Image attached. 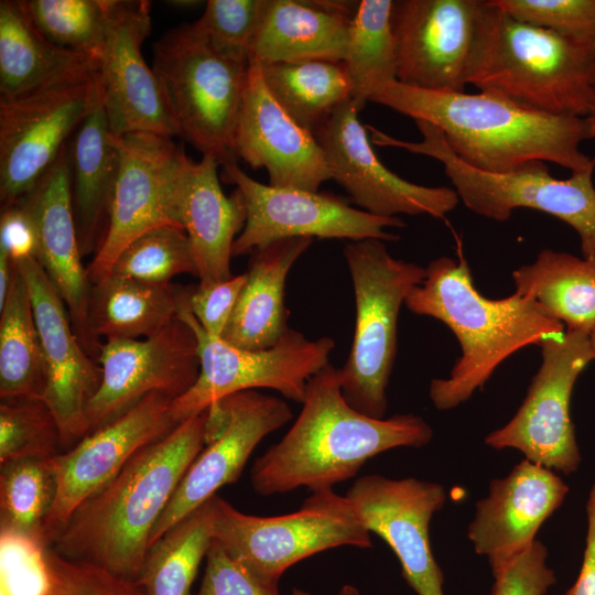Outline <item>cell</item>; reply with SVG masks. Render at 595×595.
Returning a JSON list of instances; mask_svg holds the SVG:
<instances>
[{
    "label": "cell",
    "mask_w": 595,
    "mask_h": 595,
    "mask_svg": "<svg viewBox=\"0 0 595 595\" xmlns=\"http://www.w3.org/2000/svg\"><path fill=\"white\" fill-rule=\"evenodd\" d=\"M369 101L436 126L457 158L485 172H510L534 161L572 173L595 164L581 151L595 138V118L553 116L487 93L434 91L398 80Z\"/></svg>",
    "instance_id": "obj_1"
},
{
    "label": "cell",
    "mask_w": 595,
    "mask_h": 595,
    "mask_svg": "<svg viewBox=\"0 0 595 595\" xmlns=\"http://www.w3.org/2000/svg\"><path fill=\"white\" fill-rule=\"evenodd\" d=\"M433 430L412 413L375 419L351 408L340 369L327 364L307 382L302 409L283 437L259 456L250 482L261 496L333 488L354 477L376 455L398 447L420 448Z\"/></svg>",
    "instance_id": "obj_2"
},
{
    "label": "cell",
    "mask_w": 595,
    "mask_h": 595,
    "mask_svg": "<svg viewBox=\"0 0 595 595\" xmlns=\"http://www.w3.org/2000/svg\"><path fill=\"white\" fill-rule=\"evenodd\" d=\"M206 422L207 410L136 453L75 510L51 547L136 581L156 522L205 446Z\"/></svg>",
    "instance_id": "obj_3"
},
{
    "label": "cell",
    "mask_w": 595,
    "mask_h": 595,
    "mask_svg": "<svg viewBox=\"0 0 595 595\" xmlns=\"http://www.w3.org/2000/svg\"><path fill=\"white\" fill-rule=\"evenodd\" d=\"M404 304L414 314L444 323L461 345L462 356L450 377L430 383L429 396L439 410L467 401L513 353L564 333V325L531 299L513 293L491 300L480 294L463 257L431 261Z\"/></svg>",
    "instance_id": "obj_4"
},
{
    "label": "cell",
    "mask_w": 595,
    "mask_h": 595,
    "mask_svg": "<svg viewBox=\"0 0 595 595\" xmlns=\"http://www.w3.org/2000/svg\"><path fill=\"white\" fill-rule=\"evenodd\" d=\"M468 84L539 112L595 118V46L485 0Z\"/></svg>",
    "instance_id": "obj_5"
},
{
    "label": "cell",
    "mask_w": 595,
    "mask_h": 595,
    "mask_svg": "<svg viewBox=\"0 0 595 595\" xmlns=\"http://www.w3.org/2000/svg\"><path fill=\"white\" fill-rule=\"evenodd\" d=\"M415 123L421 141L401 140L371 126L367 129L375 144L400 148L441 162L458 198L477 215L505 221L517 208L547 213L577 232L583 258H595V164L565 180L553 177L542 161L505 173L485 172L457 158L436 126L424 120Z\"/></svg>",
    "instance_id": "obj_6"
},
{
    "label": "cell",
    "mask_w": 595,
    "mask_h": 595,
    "mask_svg": "<svg viewBox=\"0 0 595 595\" xmlns=\"http://www.w3.org/2000/svg\"><path fill=\"white\" fill-rule=\"evenodd\" d=\"M248 63L216 52L194 23L153 44L151 68L176 136L221 166L238 159L234 133Z\"/></svg>",
    "instance_id": "obj_7"
},
{
    "label": "cell",
    "mask_w": 595,
    "mask_h": 595,
    "mask_svg": "<svg viewBox=\"0 0 595 595\" xmlns=\"http://www.w3.org/2000/svg\"><path fill=\"white\" fill-rule=\"evenodd\" d=\"M344 257L354 286L356 320L350 351L339 368L342 392L355 410L383 419L399 312L423 282L425 268L393 258L380 239L349 241Z\"/></svg>",
    "instance_id": "obj_8"
},
{
    "label": "cell",
    "mask_w": 595,
    "mask_h": 595,
    "mask_svg": "<svg viewBox=\"0 0 595 595\" xmlns=\"http://www.w3.org/2000/svg\"><path fill=\"white\" fill-rule=\"evenodd\" d=\"M212 530L234 559L273 586L289 567L309 556L338 547L372 545L371 533L347 498L333 488L314 490L299 510L273 517L244 513L215 495Z\"/></svg>",
    "instance_id": "obj_9"
},
{
    "label": "cell",
    "mask_w": 595,
    "mask_h": 595,
    "mask_svg": "<svg viewBox=\"0 0 595 595\" xmlns=\"http://www.w3.org/2000/svg\"><path fill=\"white\" fill-rule=\"evenodd\" d=\"M190 288H181L176 315L196 335L199 374L195 383L173 400L176 424L199 414L218 400L245 390L272 389L302 403L309 380L329 364L334 339L327 336L309 339L290 328L271 348H238L202 328L188 305Z\"/></svg>",
    "instance_id": "obj_10"
},
{
    "label": "cell",
    "mask_w": 595,
    "mask_h": 595,
    "mask_svg": "<svg viewBox=\"0 0 595 595\" xmlns=\"http://www.w3.org/2000/svg\"><path fill=\"white\" fill-rule=\"evenodd\" d=\"M588 334L566 331L539 345L542 363L516 414L486 435L494 450L513 448L526 459L570 475L577 470L581 453L570 414L578 376L594 360Z\"/></svg>",
    "instance_id": "obj_11"
},
{
    "label": "cell",
    "mask_w": 595,
    "mask_h": 595,
    "mask_svg": "<svg viewBox=\"0 0 595 595\" xmlns=\"http://www.w3.org/2000/svg\"><path fill=\"white\" fill-rule=\"evenodd\" d=\"M120 169L105 236L86 268L95 284L107 277L120 252L144 232L164 225L180 227L176 193L187 156L172 137L130 133L117 137Z\"/></svg>",
    "instance_id": "obj_12"
},
{
    "label": "cell",
    "mask_w": 595,
    "mask_h": 595,
    "mask_svg": "<svg viewBox=\"0 0 595 595\" xmlns=\"http://www.w3.org/2000/svg\"><path fill=\"white\" fill-rule=\"evenodd\" d=\"M221 178L241 192L247 210L232 257L292 237L393 241L398 237L385 229L405 226L400 217L372 215L333 194L262 184L246 174L237 162L223 166Z\"/></svg>",
    "instance_id": "obj_13"
},
{
    "label": "cell",
    "mask_w": 595,
    "mask_h": 595,
    "mask_svg": "<svg viewBox=\"0 0 595 595\" xmlns=\"http://www.w3.org/2000/svg\"><path fill=\"white\" fill-rule=\"evenodd\" d=\"M206 410L205 446L156 522L149 549L174 524L214 497L219 488L235 483L262 439L293 416L283 399L257 390L232 393Z\"/></svg>",
    "instance_id": "obj_14"
},
{
    "label": "cell",
    "mask_w": 595,
    "mask_h": 595,
    "mask_svg": "<svg viewBox=\"0 0 595 595\" xmlns=\"http://www.w3.org/2000/svg\"><path fill=\"white\" fill-rule=\"evenodd\" d=\"M96 360L101 378L86 408L88 434L150 393L162 392L176 399L199 374L196 335L177 315L153 336L106 339Z\"/></svg>",
    "instance_id": "obj_15"
},
{
    "label": "cell",
    "mask_w": 595,
    "mask_h": 595,
    "mask_svg": "<svg viewBox=\"0 0 595 595\" xmlns=\"http://www.w3.org/2000/svg\"><path fill=\"white\" fill-rule=\"evenodd\" d=\"M100 95L98 82L0 98V201L10 206L39 183Z\"/></svg>",
    "instance_id": "obj_16"
},
{
    "label": "cell",
    "mask_w": 595,
    "mask_h": 595,
    "mask_svg": "<svg viewBox=\"0 0 595 595\" xmlns=\"http://www.w3.org/2000/svg\"><path fill=\"white\" fill-rule=\"evenodd\" d=\"M485 0H397L391 23L397 80L415 88L464 93Z\"/></svg>",
    "instance_id": "obj_17"
},
{
    "label": "cell",
    "mask_w": 595,
    "mask_h": 595,
    "mask_svg": "<svg viewBox=\"0 0 595 595\" xmlns=\"http://www.w3.org/2000/svg\"><path fill=\"white\" fill-rule=\"evenodd\" d=\"M173 400L162 392L150 393L116 420L53 456L57 493L44 527L47 547L54 543L75 510L113 478L136 453L177 425L172 413Z\"/></svg>",
    "instance_id": "obj_18"
},
{
    "label": "cell",
    "mask_w": 595,
    "mask_h": 595,
    "mask_svg": "<svg viewBox=\"0 0 595 595\" xmlns=\"http://www.w3.org/2000/svg\"><path fill=\"white\" fill-rule=\"evenodd\" d=\"M360 109L353 99L342 105L314 132L332 180L360 209L381 217L429 215L443 218L458 204L455 190L424 186L390 171L372 150Z\"/></svg>",
    "instance_id": "obj_19"
},
{
    "label": "cell",
    "mask_w": 595,
    "mask_h": 595,
    "mask_svg": "<svg viewBox=\"0 0 595 595\" xmlns=\"http://www.w3.org/2000/svg\"><path fill=\"white\" fill-rule=\"evenodd\" d=\"M345 497L369 532L391 548L418 595H444V576L430 541L431 520L446 501L441 484L371 474L358 478Z\"/></svg>",
    "instance_id": "obj_20"
},
{
    "label": "cell",
    "mask_w": 595,
    "mask_h": 595,
    "mask_svg": "<svg viewBox=\"0 0 595 595\" xmlns=\"http://www.w3.org/2000/svg\"><path fill=\"white\" fill-rule=\"evenodd\" d=\"M151 2L113 0L107 34L98 57L101 102L111 132L176 136L155 75L141 46L151 31Z\"/></svg>",
    "instance_id": "obj_21"
},
{
    "label": "cell",
    "mask_w": 595,
    "mask_h": 595,
    "mask_svg": "<svg viewBox=\"0 0 595 595\" xmlns=\"http://www.w3.org/2000/svg\"><path fill=\"white\" fill-rule=\"evenodd\" d=\"M32 300L46 370L42 399L53 412L63 447L71 448L88 434L86 408L101 378L77 337L68 310L35 257L13 262Z\"/></svg>",
    "instance_id": "obj_22"
},
{
    "label": "cell",
    "mask_w": 595,
    "mask_h": 595,
    "mask_svg": "<svg viewBox=\"0 0 595 595\" xmlns=\"http://www.w3.org/2000/svg\"><path fill=\"white\" fill-rule=\"evenodd\" d=\"M234 151L252 169H266L269 185L318 192L332 180L314 133L299 126L269 93L260 63L249 57L234 133Z\"/></svg>",
    "instance_id": "obj_23"
},
{
    "label": "cell",
    "mask_w": 595,
    "mask_h": 595,
    "mask_svg": "<svg viewBox=\"0 0 595 595\" xmlns=\"http://www.w3.org/2000/svg\"><path fill=\"white\" fill-rule=\"evenodd\" d=\"M569 486L552 469L522 459L508 475L490 482L475 505L467 538L474 551L499 569L528 550L545 520L561 507Z\"/></svg>",
    "instance_id": "obj_24"
},
{
    "label": "cell",
    "mask_w": 595,
    "mask_h": 595,
    "mask_svg": "<svg viewBox=\"0 0 595 595\" xmlns=\"http://www.w3.org/2000/svg\"><path fill=\"white\" fill-rule=\"evenodd\" d=\"M21 199L34 221L36 259L62 296L85 350L96 358L101 343L94 337L89 326L91 284L82 262L67 144L33 190Z\"/></svg>",
    "instance_id": "obj_25"
},
{
    "label": "cell",
    "mask_w": 595,
    "mask_h": 595,
    "mask_svg": "<svg viewBox=\"0 0 595 595\" xmlns=\"http://www.w3.org/2000/svg\"><path fill=\"white\" fill-rule=\"evenodd\" d=\"M218 165L213 156L203 155L198 162L186 156L176 193L178 223L190 239L199 281L232 277V246L247 219L241 192L236 187L229 196L224 194Z\"/></svg>",
    "instance_id": "obj_26"
},
{
    "label": "cell",
    "mask_w": 595,
    "mask_h": 595,
    "mask_svg": "<svg viewBox=\"0 0 595 595\" xmlns=\"http://www.w3.org/2000/svg\"><path fill=\"white\" fill-rule=\"evenodd\" d=\"M358 2L268 0L250 47L261 64L343 62Z\"/></svg>",
    "instance_id": "obj_27"
},
{
    "label": "cell",
    "mask_w": 595,
    "mask_h": 595,
    "mask_svg": "<svg viewBox=\"0 0 595 595\" xmlns=\"http://www.w3.org/2000/svg\"><path fill=\"white\" fill-rule=\"evenodd\" d=\"M97 71V58L44 37L19 1H0V98L88 82Z\"/></svg>",
    "instance_id": "obj_28"
},
{
    "label": "cell",
    "mask_w": 595,
    "mask_h": 595,
    "mask_svg": "<svg viewBox=\"0 0 595 595\" xmlns=\"http://www.w3.org/2000/svg\"><path fill=\"white\" fill-rule=\"evenodd\" d=\"M313 239L283 238L250 253L246 282L223 334L228 344L242 349L273 347L290 329L284 304L286 277Z\"/></svg>",
    "instance_id": "obj_29"
},
{
    "label": "cell",
    "mask_w": 595,
    "mask_h": 595,
    "mask_svg": "<svg viewBox=\"0 0 595 595\" xmlns=\"http://www.w3.org/2000/svg\"><path fill=\"white\" fill-rule=\"evenodd\" d=\"M71 192L83 255L98 249L120 169V152L99 95L67 142Z\"/></svg>",
    "instance_id": "obj_30"
},
{
    "label": "cell",
    "mask_w": 595,
    "mask_h": 595,
    "mask_svg": "<svg viewBox=\"0 0 595 595\" xmlns=\"http://www.w3.org/2000/svg\"><path fill=\"white\" fill-rule=\"evenodd\" d=\"M181 288L108 274L90 286L88 318L94 337L141 339L155 335L176 317Z\"/></svg>",
    "instance_id": "obj_31"
},
{
    "label": "cell",
    "mask_w": 595,
    "mask_h": 595,
    "mask_svg": "<svg viewBox=\"0 0 595 595\" xmlns=\"http://www.w3.org/2000/svg\"><path fill=\"white\" fill-rule=\"evenodd\" d=\"M512 279L515 293L536 301L566 331L589 335L595 328V258L544 249Z\"/></svg>",
    "instance_id": "obj_32"
},
{
    "label": "cell",
    "mask_w": 595,
    "mask_h": 595,
    "mask_svg": "<svg viewBox=\"0 0 595 595\" xmlns=\"http://www.w3.org/2000/svg\"><path fill=\"white\" fill-rule=\"evenodd\" d=\"M260 65L264 84L274 100L299 126L312 133L353 97V83L343 62Z\"/></svg>",
    "instance_id": "obj_33"
},
{
    "label": "cell",
    "mask_w": 595,
    "mask_h": 595,
    "mask_svg": "<svg viewBox=\"0 0 595 595\" xmlns=\"http://www.w3.org/2000/svg\"><path fill=\"white\" fill-rule=\"evenodd\" d=\"M12 279L0 307V397L42 398L45 361L28 284L12 262Z\"/></svg>",
    "instance_id": "obj_34"
},
{
    "label": "cell",
    "mask_w": 595,
    "mask_h": 595,
    "mask_svg": "<svg viewBox=\"0 0 595 595\" xmlns=\"http://www.w3.org/2000/svg\"><path fill=\"white\" fill-rule=\"evenodd\" d=\"M57 493L51 457H26L1 465V543H17L36 551L47 548L44 527Z\"/></svg>",
    "instance_id": "obj_35"
},
{
    "label": "cell",
    "mask_w": 595,
    "mask_h": 595,
    "mask_svg": "<svg viewBox=\"0 0 595 595\" xmlns=\"http://www.w3.org/2000/svg\"><path fill=\"white\" fill-rule=\"evenodd\" d=\"M212 498L150 547L136 580L145 595H192L199 564L214 540Z\"/></svg>",
    "instance_id": "obj_36"
},
{
    "label": "cell",
    "mask_w": 595,
    "mask_h": 595,
    "mask_svg": "<svg viewBox=\"0 0 595 595\" xmlns=\"http://www.w3.org/2000/svg\"><path fill=\"white\" fill-rule=\"evenodd\" d=\"M392 6V0H361L350 22L343 63L353 83L351 99L360 110L397 80Z\"/></svg>",
    "instance_id": "obj_37"
},
{
    "label": "cell",
    "mask_w": 595,
    "mask_h": 595,
    "mask_svg": "<svg viewBox=\"0 0 595 595\" xmlns=\"http://www.w3.org/2000/svg\"><path fill=\"white\" fill-rule=\"evenodd\" d=\"M35 29L52 43L98 60L113 0H19Z\"/></svg>",
    "instance_id": "obj_38"
},
{
    "label": "cell",
    "mask_w": 595,
    "mask_h": 595,
    "mask_svg": "<svg viewBox=\"0 0 595 595\" xmlns=\"http://www.w3.org/2000/svg\"><path fill=\"white\" fill-rule=\"evenodd\" d=\"M110 273L165 284L183 273L197 277V268L186 232L180 227L164 225L132 240L117 257Z\"/></svg>",
    "instance_id": "obj_39"
},
{
    "label": "cell",
    "mask_w": 595,
    "mask_h": 595,
    "mask_svg": "<svg viewBox=\"0 0 595 595\" xmlns=\"http://www.w3.org/2000/svg\"><path fill=\"white\" fill-rule=\"evenodd\" d=\"M62 447L57 421L42 398L1 399L0 465L55 456Z\"/></svg>",
    "instance_id": "obj_40"
},
{
    "label": "cell",
    "mask_w": 595,
    "mask_h": 595,
    "mask_svg": "<svg viewBox=\"0 0 595 595\" xmlns=\"http://www.w3.org/2000/svg\"><path fill=\"white\" fill-rule=\"evenodd\" d=\"M267 6L268 0H209L194 24L216 52L248 63Z\"/></svg>",
    "instance_id": "obj_41"
},
{
    "label": "cell",
    "mask_w": 595,
    "mask_h": 595,
    "mask_svg": "<svg viewBox=\"0 0 595 595\" xmlns=\"http://www.w3.org/2000/svg\"><path fill=\"white\" fill-rule=\"evenodd\" d=\"M41 570L37 595H145L134 580L90 561L65 558L52 547L41 553Z\"/></svg>",
    "instance_id": "obj_42"
},
{
    "label": "cell",
    "mask_w": 595,
    "mask_h": 595,
    "mask_svg": "<svg viewBox=\"0 0 595 595\" xmlns=\"http://www.w3.org/2000/svg\"><path fill=\"white\" fill-rule=\"evenodd\" d=\"M517 21L595 46V0H490Z\"/></svg>",
    "instance_id": "obj_43"
},
{
    "label": "cell",
    "mask_w": 595,
    "mask_h": 595,
    "mask_svg": "<svg viewBox=\"0 0 595 595\" xmlns=\"http://www.w3.org/2000/svg\"><path fill=\"white\" fill-rule=\"evenodd\" d=\"M490 595H545L555 584V572L548 565V549L539 540L506 565L493 570Z\"/></svg>",
    "instance_id": "obj_44"
},
{
    "label": "cell",
    "mask_w": 595,
    "mask_h": 595,
    "mask_svg": "<svg viewBox=\"0 0 595 595\" xmlns=\"http://www.w3.org/2000/svg\"><path fill=\"white\" fill-rule=\"evenodd\" d=\"M195 595H280V592L279 586L260 581L213 540L206 555L202 583Z\"/></svg>",
    "instance_id": "obj_45"
},
{
    "label": "cell",
    "mask_w": 595,
    "mask_h": 595,
    "mask_svg": "<svg viewBox=\"0 0 595 595\" xmlns=\"http://www.w3.org/2000/svg\"><path fill=\"white\" fill-rule=\"evenodd\" d=\"M245 282L246 273L190 288L191 312L208 335L223 337Z\"/></svg>",
    "instance_id": "obj_46"
},
{
    "label": "cell",
    "mask_w": 595,
    "mask_h": 595,
    "mask_svg": "<svg viewBox=\"0 0 595 595\" xmlns=\"http://www.w3.org/2000/svg\"><path fill=\"white\" fill-rule=\"evenodd\" d=\"M36 230L33 218L22 199L2 208L0 217V250L12 262L36 258Z\"/></svg>",
    "instance_id": "obj_47"
},
{
    "label": "cell",
    "mask_w": 595,
    "mask_h": 595,
    "mask_svg": "<svg viewBox=\"0 0 595 595\" xmlns=\"http://www.w3.org/2000/svg\"><path fill=\"white\" fill-rule=\"evenodd\" d=\"M587 531L578 576L565 595H595V484L586 501Z\"/></svg>",
    "instance_id": "obj_48"
},
{
    "label": "cell",
    "mask_w": 595,
    "mask_h": 595,
    "mask_svg": "<svg viewBox=\"0 0 595 595\" xmlns=\"http://www.w3.org/2000/svg\"><path fill=\"white\" fill-rule=\"evenodd\" d=\"M12 261L0 250V307L3 305L12 279Z\"/></svg>",
    "instance_id": "obj_49"
},
{
    "label": "cell",
    "mask_w": 595,
    "mask_h": 595,
    "mask_svg": "<svg viewBox=\"0 0 595 595\" xmlns=\"http://www.w3.org/2000/svg\"><path fill=\"white\" fill-rule=\"evenodd\" d=\"M338 595H361L359 589L350 584H345L340 589Z\"/></svg>",
    "instance_id": "obj_50"
},
{
    "label": "cell",
    "mask_w": 595,
    "mask_h": 595,
    "mask_svg": "<svg viewBox=\"0 0 595 595\" xmlns=\"http://www.w3.org/2000/svg\"><path fill=\"white\" fill-rule=\"evenodd\" d=\"M588 339H589V345H591V349H592V353H593V357H594V360H595V328L589 334Z\"/></svg>",
    "instance_id": "obj_51"
},
{
    "label": "cell",
    "mask_w": 595,
    "mask_h": 595,
    "mask_svg": "<svg viewBox=\"0 0 595 595\" xmlns=\"http://www.w3.org/2000/svg\"><path fill=\"white\" fill-rule=\"evenodd\" d=\"M290 595H310L307 592L300 589V588H293Z\"/></svg>",
    "instance_id": "obj_52"
}]
</instances>
